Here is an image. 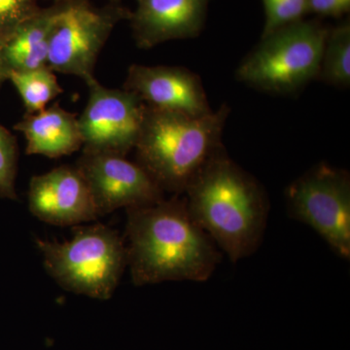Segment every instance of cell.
Wrapping results in <instances>:
<instances>
[{
	"mask_svg": "<svg viewBox=\"0 0 350 350\" xmlns=\"http://www.w3.org/2000/svg\"><path fill=\"white\" fill-rule=\"evenodd\" d=\"M229 113L226 105L202 116L146 105L135 147L137 163L165 194L184 195L191 182L222 148Z\"/></svg>",
	"mask_w": 350,
	"mask_h": 350,
	"instance_id": "obj_3",
	"label": "cell"
},
{
	"mask_svg": "<svg viewBox=\"0 0 350 350\" xmlns=\"http://www.w3.org/2000/svg\"><path fill=\"white\" fill-rule=\"evenodd\" d=\"M123 89L147 107L202 116L213 111L200 76L180 66L131 64Z\"/></svg>",
	"mask_w": 350,
	"mask_h": 350,
	"instance_id": "obj_11",
	"label": "cell"
},
{
	"mask_svg": "<svg viewBox=\"0 0 350 350\" xmlns=\"http://www.w3.org/2000/svg\"><path fill=\"white\" fill-rule=\"evenodd\" d=\"M27 200L32 215L50 225L78 226L100 217L76 165H61L32 176Z\"/></svg>",
	"mask_w": 350,
	"mask_h": 350,
	"instance_id": "obj_10",
	"label": "cell"
},
{
	"mask_svg": "<svg viewBox=\"0 0 350 350\" xmlns=\"http://www.w3.org/2000/svg\"><path fill=\"white\" fill-rule=\"evenodd\" d=\"M48 275L63 289L96 300L112 298L126 267V243L118 232L96 224L69 241L36 239Z\"/></svg>",
	"mask_w": 350,
	"mask_h": 350,
	"instance_id": "obj_4",
	"label": "cell"
},
{
	"mask_svg": "<svg viewBox=\"0 0 350 350\" xmlns=\"http://www.w3.org/2000/svg\"><path fill=\"white\" fill-rule=\"evenodd\" d=\"M211 0H137L131 12L133 39L138 48L199 36Z\"/></svg>",
	"mask_w": 350,
	"mask_h": 350,
	"instance_id": "obj_12",
	"label": "cell"
},
{
	"mask_svg": "<svg viewBox=\"0 0 350 350\" xmlns=\"http://www.w3.org/2000/svg\"><path fill=\"white\" fill-rule=\"evenodd\" d=\"M59 2L41 7L2 40L1 55L7 75L10 71L31 70L47 66L51 31Z\"/></svg>",
	"mask_w": 350,
	"mask_h": 350,
	"instance_id": "obj_14",
	"label": "cell"
},
{
	"mask_svg": "<svg viewBox=\"0 0 350 350\" xmlns=\"http://www.w3.org/2000/svg\"><path fill=\"white\" fill-rule=\"evenodd\" d=\"M87 105L78 117L83 151L126 156L139 137L146 105L124 89H110L94 78L86 83Z\"/></svg>",
	"mask_w": 350,
	"mask_h": 350,
	"instance_id": "obj_8",
	"label": "cell"
},
{
	"mask_svg": "<svg viewBox=\"0 0 350 350\" xmlns=\"http://www.w3.org/2000/svg\"><path fill=\"white\" fill-rule=\"evenodd\" d=\"M39 0H0V38L3 40L40 10Z\"/></svg>",
	"mask_w": 350,
	"mask_h": 350,
	"instance_id": "obj_19",
	"label": "cell"
},
{
	"mask_svg": "<svg viewBox=\"0 0 350 350\" xmlns=\"http://www.w3.org/2000/svg\"><path fill=\"white\" fill-rule=\"evenodd\" d=\"M288 213L310 226L338 256L350 259V177L347 170L319 163L285 192Z\"/></svg>",
	"mask_w": 350,
	"mask_h": 350,
	"instance_id": "obj_7",
	"label": "cell"
},
{
	"mask_svg": "<svg viewBox=\"0 0 350 350\" xmlns=\"http://www.w3.org/2000/svg\"><path fill=\"white\" fill-rule=\"evenodd\" d=\"M310 12L338 17L349 12L350 0H308Z\"/></svg>",
	"mask_w": 350,
	"mask_h": 350,
	"instance_id": "obj_20",
	"label": "cell"
},
{
	"mask_svg": "<svg viewBox=\"0 0 350 350\" xmlns=\"http://www.w3.org/2000/svg\"><path fill=\"white\" fill-rule=\"evenodd\" d=\"M1 44L2 39L0 38V91H1L4 83L7 81L6 69L4 68L3 59H2Z\"/></svg>",
	"mask_w": 350,
	"mask_h": 350,
	"instance_id": "obj_21",
	"label": "cell"
},
{
	"mask_svg": "<svg viewBox=\"0 0 350 350\" xmlns=\"http://www.w3.org/2000/svg\"><path fill=\"white\" fill-rule=\"evenodd\" d=\"M126 213V266L133 284L206 282L217 269L222 254L193 218L185 197Z\"/></svg>",
	"mask_w": 350,
	"mask_h": 350,
	"instance_id": "obj_1",
	"label": "cell"
},
{
	"mask_svg": "<svg viewBox=\"0 0 350 350\" xmlns=\"http://www.w3.org/2000/svg\"><path fill=\"white\" fill-rule=\"evenodd\" d=\"M14 129L24 135L27 155L57 159L83 148L78 117L57 103L34 114H25Z\"/></svg>",
	"mask_w": 350,
	"mask_h": 350,
	"instance_id": "obj_13",
	"label": "cell"
},
{
	"mask_svg": "<svg viewBox=\"0 0 350 350\" xmlns=\"http://www.w3.org/2000/svg\"><path fill=\"white\" fill-rule=\"evenodd\" d=\"M75 165L87 182L100 216L165 199L150 175L126 156L83 151Z\"/></svg>",
	"mask_w": 350,
	"mask_h": 350,
	"instance_id": "obj_9",
	"label": "cell"
},
{
	"mask_svg": "<svg viewBox=\"0 0 350 350\" xmlns=\"http://www.w3.org/2000/svg\"><path fill=\"white\" fill-rule=\"evenodd\" d=\"M328 32L312 22L285 25L262 38L239 64L237 78L267 93H297L319 78Z\"/></svg>",
	"mask_w": 350,
	"mask_h": 350,
	"instance_id": "obj_5",
	"label": "cell"
},
{
	"mask_svg": "<svg viewBox=\"0 0 350 350\" xmlns=\"http://www.w3.org/2000/svg\"><path fill=\"white\" fill-rule=\"evenodd\" d=\"M319 78L332 86L350 85V27L342 25L327 36Z\"/></svg>",
	"mask_w": 350,
	"mask_h": 350,
	"instance_id": "obj_16",
	"label": "cell"
},
{
	"mask_svg": "<svg viewBox=\"0 0 350 350\" xmlns=\"http://www.w3.org/2000/svg\"><path fill=\"white\" fill-rule=\"evenodd\" d=\"M266 23L262 38L290 24L301 21L310 13L308 0H262Z\"/></svg>",
	"mask_w": 350,
	"mask_h": 350,
	"instance_id": "obj_18",
	"label": "cell"
},
{
	"mask_svg": "<svg viewBox=\"0 0 350 350\" xmlns=\"http://www.w3.org/2000/svg\"><path fill=\"white\" fill-rule=\"evenodd\" d=\"M48 66L31 70L10 71L7 81L17 90L25 108V114L45 109L48 103L64 93L57 75Z\"/></svg>",
	"mask_w": 350,
	"mask_h": 350,
	"instance_id": "obj_15",
	"label": "cell"
},
{
	"mask_svg": "<svg viewBox=\"0 0 350 350\" xmlns=\"http://www.w3.org/2000/svg\"><path fill=\"white\" fill-rule=\"evenodd\" d=\"M193 218L232 262L254 254L264 239L269 202L261 184L224 146L184 193Z\"/></svg>",
	"mask_w": 350,
	"mask_h": 350,
	"instance_id": "obj_2",
	"label": "cell"
},
{
	"mask_svg": "<svg viewBox=\"0 0 350 350\" xmlns=\"http://www.w3.org/2000/svg\"><path fill=\"white\" fill-rule=\"evenodd\" d=\"M47 66L54 72L93 80L101 50L121 21L131 12L117 2L94 6L91 0H57Z\"/></svg>",
	"mask_w": 350,
	"mask_h": 350,
	"instance_id": "obj_6",
	"label": "cell"
},
{
	"mask_svg": "<svg viewBox=\"0 0 350 350\" xmlns=\"http://www.w3.org/2000/svg\"><path fill=\"white\" fill-rule=\"evenodd\" d=\"M17 140L15 135L0 124V197L16 200V177L18 172Z\"/></svg>",
	"mask_w": 350,
	"mask_h": 350,
	"instance_id": "obj_17",
	"label": "cell"
},
{
	"mask_svg": "<svg viewBox=\"0 0 350 350\" xmlns=\"http://www.w3.org/2000/svg\"><path fill=\"white\" fill-rule=\"evenodd\" d=\"M49 1H53V2H54V1H56V0H49Z\"/></svg>",
	"mask_w": 350,
	"mask_h": 350,
	"instance_id": "obj_22",
	"label": "cell"
}]
</instances>
